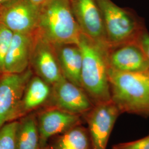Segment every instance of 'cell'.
<instances>
[{
  "instance_id": "5",
  "label": "cell",
  "mask_w": 149,
  "mask_h": 149,
  "mask_svg": "<svg viewBox=\"0 0 149 149\" xmlns=\"http://www.w3.org/2000/svg\"><path fill=\"white\" fill-rule=\"evenodd\" d=\"M120 114L111 100L95 104L82 116L88 125L92 149H106L112 130Z\"/></svg>"
},
{
  "instance_id": "7",
  "label": "cell",
  "mask_w": 149,
  "mask_h": 149,
  "mask_svg": "<svg viewBox=\"0 0 149 149\" xmlns=\"http://www.w3.org/2000/svg\"><path fill=\"white\" fill-rule=\"evenodd\" d=\"M49 101L50 102L49 107L82 117L94 106L82 87L64 76L52 85Z\"/></svg>"
},
{
  "instance_id": "15",
  "label": "cell",
  "mask_w": 149,
  "mask_h": 149,
  "mask_svg": "<svg viewBox=\"0 0 149 149\" xmlns=\"http://www.w3.org/2000/svg\"><path fill=\"white\" fill-rule=\"evenodd\" d=\"M53 46L63 76L70 82L81 87L82 56L78 45L68 44Z\"/></svg>"
},
{
  "instance_id": "21",
  "label": "cell",
  "mask_w": 149,
  "mask_h": 149,
  "mask_svg": "<svg viewBox=\"0 0 149 149\" xmlns=\"http://www.w3.org/2000/svg\"><path fill=\"white\" fill-rule=\"evenodd\" d=\"M138 42L144 51L149 64V33L146 28L139 37Z\"/></svg>"
},
{
  "instance_id": "20",
  "label": "cell",
  "mask_w": 149,
  "mask_h": 149,
  "mask_svg": "<svg viewBox=\"0 0 149 149\" xmlns=\"http://www.w3.org/2000/svg\"><path fill=\"white\" fill-rule=\"evenodd\" d=\"M112 149H149V135L135 141L116 144Z\"/></svg>"
},
{
  "instance_id": "24",
  "label": "cell",
  "mask_w": 149,
  "mask_h": 149,
  "mask_svg": "<svg viewBox=\"0 0 149 149\" xmlns=\"http://www.w3.org/2000/svg\"><path fill=\"white\" fill-rule=\"evenodd\" d=\"M39 149H54L51 146H48V145H46L44 147L42 148H40Z\"/></svg>"
},
{
  "instance_id": "17",
  "label": "cell",
  "mask_w": 149,
  "mask_h": 149,
  "mask_svg": "<svg viewBox=\"0 0 149 149\" xmlns=\"http://www.w3.org/2000/svg\"><path fill=\"white\" fill-rule=\"evenodd\" d=\"M51 146L54 149H92L87 128L82 124L57 135Z\"/></svg>"
},
{
  "instance_id": "14",
  "label": "cell",
  "mask_w": 149,
  "mask_h": 149,
  "mask_svg": "<svg viewBox=\"0 0 149 149\" xmlns=\"http://www.w3.org/2000/svg\"><path fill=\"white\" fill-rule=\"evenodd\" d=\"M34 33H13L6 56L3 74H20L30 65Z\"/></svg>"
},
{
  "instance_id": "18",
  "label": "cell",
  "mask_w": 149,
  "mask_h": 149,
  "mask_svg": "<svg viewBox=\"0 0 149 149\" xmlns=\"http://www.w3.org/2000/svg\"><path fill=\"white\" fill-rule=\"evenodd\" d=\"M18 121L7 123L0 129V149H16V132Z\"/></svg>"
},
{
  "instance_id": "2",
  "label": "cell",
  "mask_w": 149,
  "mask_h": 149,
  "mask_svg": "<svg viewBox=\"0 0 149 149\" xmlns=\"http://www.w3.org/2000/svg\"><path fill=\"white\" fill-rule=\"evenodd\" d=\"M111 100L120 114L149 117V70L120 72L109 68Z\"/></svg>"
},
{
  "instance_id": "23",
  "label": "cell",
  "mask_w": 149,
  "mask_h": 149,
  "mask_svg": "<svg viewBox=\"0 0 149 149\" xmlns=\"http://www.w3.org/2000/svg\"><path fill=\"white\" fill-rule=\"evenodd\" d=\"M9 1H10V0H0V7H1L2 6L5 4L6 3L8 2Z\"/></svg>"
},
{
  "instance_id": "12",
  "label": "cell",
  "mask_w": 149,
  "mask_h": 149,
  "mask_svg": "<svg viewBox=\"0 0 149 149\" xmlns=\"http://www.w3.org/2000/svg\"><path fill=\"white\" fill-rule=\"evenodd\" d=\"M109 68L125 72L149 70V64L138 41L123 43L108 48Z\"/></svg>"
},
{
  "instance_id": "10",
  "label": "cell",
  "mask_w": 149,
  "mask_h": 149,
  "mask_svg": "<svg viewBox=\"0 0 149 149\" xmlns=\"http://www.w3.org/2000/svg\"><path fill=\"white\" fill-rule=\"evenodd\" d=\"M30 64L38 76L53 85L63 76L53 44L34 33Z\"/></svg>"
},
{
  "instance_id": "22",
  "label": "cell",
  "mask_w": 149,
  "mask_h": 149,
  "mask_svg": "<svg viewBox=\"0 0 149 149\" xmlns=\"http://www.w3.org/2000/svg\"><path fill=\"white\" fill-rule=\"evenodd\" d=\"M30 1L34 5L37 6L38 7H40V6L43 5L46 0H30Z\"/></svg>"
},
{
  "instance_id": "3",
  "label": "cell",
  "mask_w": 149,
  "mask_h": 149,
  "mask_svg": "<svg viewBox=\"0 0 149 149\" xmlns=\"http://www.w3.org/2000/svg\"><path fill=\"white\" fill-rule=\"evenodd\" d=\"M36 32L53 45L77 44L81 32L70 0H46L40 6Z\"/></svg>"
},
{
  "instance_id": "19",
  "label": "cell",
  "mask_w": 149,
  "mask_h": 149,
  "mask_svg": "<svg viewBox=\"0 0 149 149\" xmlns=\"http://www.w3.org/2000/svg\"><path fill=\"white\" fill-rule=\"evenodd\" d=\"M13 33L0 24V74L4 72L6 56L10 48Z\"/></svg>"
},
{
  "instance_id": "6",
  "label": "cell",
  "mask_w": 149,
  "mask_h": 149,
  "mask_svg": "<svg viewBox=\"0 0 149 149\" xmlns=\"http://www.w3.org/2000/svg\"><path fill=\"white\" fill-rule=\"evenodd\" d=\"M40 7L30 0H10L0 7V24L13 33L33 34L37 29Z\"/></svg>"
},
{
  "instance_id": "8",
  "label": "cell",
  "mask_w": 149,
  "mask_h": 149,
  "mask_svg": "<svg viewBox=\"0 0 149 149\" xmlns=\"http://www.w3.org/2000/svg\"><path fill=\"white\" fill-rule=\"evenodd\" d=\"M71 10L82 34L109 48L101 12L95 0H70Z\"/></svg>"
},
{
  "instance_id": "11",
  "label": "cell",
  "mask_w": 149,
  "mask_h": 149,
  "mask_svg": "<svg viewBox=\"0 0 149 149\" xmlns=\"http://www.w3.org/2000/svg\"><path fill=\"white\" fill-rule=\"evenodd\" d=\"M36 115L40 148L47 145L52 137L64 133L74 126L82 124L81 116L53 107H48Z\"/></svg>"
},
{
  "instance_id": "16",
  "label": "cell",
  "mask_w": 149,
  "mask_h": 149,
  "mask_svg": "<svg viewBox=\"0 0 149 149\" xmlns=\"http://www.w3.org/2000/svg\"><path fill=\"white\" fill-rule=\"evenodd\" d=\"M16 149H39V134L37 115L31 113L18 120Z\"/></svg>"
},
{
  "instance_id": "4",
  "label": "cell",
  "mask_w": 149,
  "mask_h": 149,
  "mask_svg": "<svg viewBox=\"0 0 149 149\" xmlns=\"http://www.w3.org/2000/svg\"><path fill=\"white\" fill-rule=\"evenodd\" d=\"M95 1L101 12L109 47L138 41L146 27L135 11L120 7L112 0Z\"/></svg>"
},
{
  "instance_id": "13",
  "label": "cell",
  "mask_w": 149,
  "mask_h": 149,
  "mask_svg": "<svg viewBox=\"0 0 149 149\" xmlns=\"http://www.w3.org/2000/svg\"><path fill=\"white\" fill-rule=\"evenodd\" d=\"M52 86L37 75H33L10 122L17 120L42 106L49 101Z\"/></svg>"
},
{
  "instance_id": "1",
  "label": "cell",
  "mask_w": 149,
  "mask_h": 149,
  "mask_svg": "<svg viewBox=\"0 0 149 149\" xmlns=\"http://www.w3.org/2000/svg\"><path fill=\"white\" fill-rule=\"evenodd\" d=\"M77 45L82 56L81 87L94 105L111 101L107 59L108 47L96 43L82 33Z\"/></svg>"
},
{
  "instance_id": "9",
  "label": "cell",
  "mask_w": 149,
  "mask_h": 149,
  "mask_svg": "<svg viewBox=\"0 0 149 149\" xmlns=\"http://www.w3.org/2000/svg\"><path fill=\"white\" fill-rule=\"evenodd\" d=\"M33 71L0 74V129L9 122L18 106Z\"/></svg>"
}]
</instances>
